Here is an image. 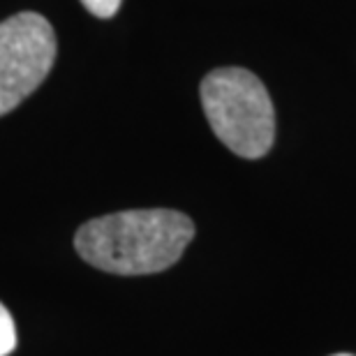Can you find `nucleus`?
Masks as SVG:
<instances>
[{"mask_svg": "<svg viewBox=\"0 0 356 356\" xmlns=\"http://www.w3.org/2000/svg\"><path fill=\"white\" fill-rule=\"evenodd\" d=\"M195 236L185 213L172 209L120 211L88 220L74 236L76 252L106 273L148 275L174 266Z\"/></svg>", "mask_w": 356, "mask_h": 356, "instance_id": "1", "label": "nucleus"}, {"mask_svg": "<svg viewBox=\"0 0 356 356\" xmlns=\"http://www.w3.org/2000/svg\"><path fill=\"white\" fill-rule=\"evenodd\" d=\"M202 106L216 137L248 160L264 158L275 139V111L257 76L241 67L213 70L202 81Z\"/></svg>", "mask_w": 356, "mask_h": 356, "instance_id": "2", "label": "nucleus"}, {"mask_svg": "<svg viewBox=\"0 0 356 356\" xmlns=\"http://www.w3.org/2000/svg\"><path fill=\"white\" fill-rule=\"evenodd\" d=\"M56 33L35 12H21L0 24V116L24 102L51 72Z\"/></svg>", "mask_w": 356, "mask_h": 356, "instance_id": "3", "label": "nucleus"}, {"mask_svg": "<svg viewBox=\"0 0 356 356\" xmlns=\"http://www.w3.org/2000/svg\"><path fill=\"white\" fill-rule=\"evenodd\" d=\"M17 347V326L10 315V310L0 303V356H7Z\"/></svg>", "mask_w": 356, "mask_h": 356, "instance_id": "4", "label": "nucleus"}, {"mask_svg": "<svg viewBox=\"0 0 356 356\" xmlns=\"http://www.w3.org/2000/svg\"><path fill=\"white\" fill-rule=\"evenodd\" d=\"M81 3L90 14H95V17H99V19L113 17L120 7V0H81Z\"/></svg>", "mask_w": 356, "mask_h": 356, "instance_id": "5", "label": "nucleus"}, {"mask_svg": "<svg viewBox=\"0 0 356 356\" xmlns=\"http://www.w3.org/2000/svg\"><path fill=\"white\" fill-rule=\"evenodd\" d=\"M331 356H354V354H331Z\"/></svg>", "mask_w": 356, "mask_h": 356, "instance_id": "6", "label": "nucleus"}]
</instances>
